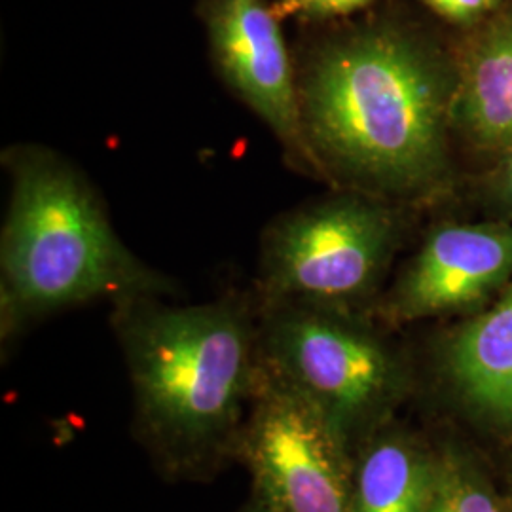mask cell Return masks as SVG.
Returning a JSON list of instances; mask_svg holds the SVG:
<instances>
[{
    "label": "cell",
    "mask_w": 512,
    "mask_h": 512,
    "mask_svg": "<svg viewBox=\"0 0 512 512\" xmlns=\"http://www.w3.org/2000/svg\"><path fill=\"white\" fill-rule=\"evenodd\" d=\"M296 82L317 173L368 196H420L439 183L454 90L418 38L393 27L334 38Z\"/></svg>",
    "instance_id": "1"
},
{
    "label": "cell",
    "mask_w": 512,
    "mask_h": 512,
    "mask_svg": "<svg viewBox=\"0 0 512 512\" xmlns=\"http://www.w3.org/2000/svg\"><path fill=\"white\" fill-rule=\"evenodd\" d=\"M114 306L148 452L169 475L217 473L236 459L255 393V311L239 298L171 306L158 296H133Z\"/></svg>",
    "instance_id": "2"
},
{
    "label": "cell",
    "mask_w": 512,
    "mask_h": 512,
    "mask_svg": "<svg viewBox=\"0 0 512 512\" xmlns=\"http://www.w3.org/2000/svg\"><path fill=\"white\" fill-rule=\"evenodd\" d=\"M12 192L0 239L2 334L93 300L114 304L171 291L129 251L88 181L54 152L10 158Z\"/></svg>",
    "instance_id": "3"
},
{
    "label": "cell",
    "mask_w": 512,
    "mask_h": 512,
    "mask_svg": "<svg viewBox=\"0 0 512 512\" xmlns=\"http://www.w3.org/2000/svg\"><path fill=\"white\" fill-rule=\"evenodd\" d=\"M260 361L308 399L351 442L380 429L403 391V368L374 334L344 310L262 302Z\"/></svg>",
    "instance_id": "4"
},
{
    "label": "cell",
    "mask_w": 512,
    "mask_h": 512,
    "mask_svg": "<svg viewBox=\"0 0 512 512\" xmlns=\"http://www.w3.org/2000/svg\"><path fill=\"white\" fill-rule=\"evenodd\" d=\"M397 239V215L372 196L342 194L294 209L264 238L262 302L344 310L374 291Z\"/></svg>",
    "instance_id": "5"
},
{
    "label": "cell",
    "mask_w": 512,
    "mask_h": 512,
    "mask_svg": "<svg viewBox=\"0 0 512 512\" xmlns=\"http://www.w3.org/2000/svg\"><path fill=\"white\" fill-rule=\"evenodd\" d=\"M330 421L260 361L236 459L272 512H353V458Z\"/></svg>",
    "instance_id": "6"
},
{
    "label": "cell",
    "mask_w": 512,
    "mask_h": 512,
    "mask_svg": "<svg viewBox=\"0 0 512 512\" xmlns=\"http://www.w3.org/2000/svg\"><path fill=\"white\" fill-rule=\"evenodd\" d=\"M203 19L222 80L270 128L296 167L317 173L304 137L293 61L266 0H205Z\"/></svg>",
    "instance_id": "7"
},
{
    "label": "cell",
    "mask_w": 512,
    "mask_h": 512,
    "mask_svg": "<svg viewBox=\"0 0 512 512\" xmlns=\"http://www.w3.org/2000/svg\"><path fill=\"white\" fill-rule=\"evenodd\" d=\"M512 277V224L433 230L387 302L395 321H418L482 302Z\"/></svg>",
    "instance_id": "8"
},
{
    "label": "cell",
    "mask_w": 512,
    "mask_h": 512,
    "mask_svg": "<svg viewBox=\"0 0 512 512\" xmlns=\"http://www.w3.org/2000/svg\"><path fill=\"white\" fill-rule=\"evenodd\" d=\"M442 372L459 406L495 433H512V285L492 310L442 349Z\"/></svg>",
    "instance_id": "9"
},
{
    "label": "cell",
    "mask_w": 512,
    "mask_h": 512,
    "mask_svg": "<svg viewBox=\"0 0 512 512\" xmlns=\"http://www.w3.org/2000/svg\"><path fill=\"white\" fill-rule=\"evenodd\" d=\"M452 120L478 147H511L512 12L495 19L473 44L454 88Z\"/></svg>",
    "instance_id": "10"
},
{
    "label": "cell",
    "mask_w": 512,
    "mask_h": 512,
    "mask_svg": "<svg viewBox=\"0 0 512 512\" xmlns=\"http://www.w3.org/2000/svg\"><path fill=\"white\" fill-rule=\"evenodd\" d=\"M437 456L403 431L378 429L353 459V512H425Z\"/></svg>",
    "instance_id": "11"
},
{
    "label": "cell",
    "mask_w": 512,
    "mask_h": 512,
    "mask_svg": "<svg viewBox=\"0 0 512 512\" xmlns=\"http://www.w3.org/2000/svg\"><path fill=\"white\" fill-rule=\"evenodd\" d=\"M425 512L509 511L471 459L446 450L437 456L435 482Z\"/></svg>",
    "instance_id": "12"
},
{
    "label": "cell",
    "mask_w": 512,
    "mask_h": 512,
    "mask_svg": "<svg viewBox=\"0 0 512 512\" xmlns=\"http://www.w3.org/2000/svg\"><path fill=\"white\" fill-rule=\"evenodd\" d=\"M372 2L374 0H275L272 10L281 23L287 19L313 21L349 16Z\"/></svg>",
    "instance_id": "13"
},
{
    "label": "cell",
    "mask_w": 512,
    "mask_h": 512,
    "mask_svg": "<svg viewBox=\"0 0 512 512\" xmlns=\"http://www.w3.org/2000/svg\"><path fill=\"white\" fill-rule=\"evenodd\" d=\"M440 18L452 23H473L492 12L501 0H423Z\"/></svg>",
    "instance_id": "14"
},
{
    "label": "cell",
    "mask_w": 512,
    "mask_h": 512,
    "mask_svg": "<svg viewBox=\"0 0 512 512\" xmlns=\"http://www.w3.org/2000/svg\"><path fill=\"white\" fill-rule=\"evenodd\" d=\"M494 194L499 205L512 217V145L501 152L495 171Z\"/></svg>",
    "instance_id": "15"
},
{
    "label": "cell",
    "mask_w": 512,
    "mask_h": 512,
    "mask_svg": "<svg viewBox=\"0 0 512 512\" xmlns=\"http://www.w3.org/2000/svg\"><path fill=\"white\" fill-rule=\"evenodd\" d=\"M239 512H272L258 497L255 495H251V499H249V503L241 509Z\"/></svg>",
    "instance_id": "16"
}]
</instances>
